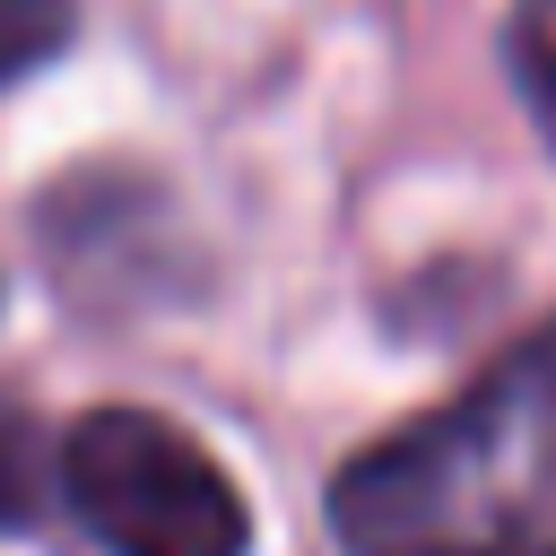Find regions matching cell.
Masks as SVG:
<instances>
[{
	"label": "cell",
	"instance_id": "1",
	"mask_svg": "<svg viewBox=\"0 0 556 556\" xmlns=\"http://www.w3.org/2000/svg\"><path fill=\"white\" fill-rule=\"evenodd\" d=\"M356 556H556V321L330 486Z\"/></svg>",
	"mask_w": 556,
	"mask_h": 556
},
{
	"label": "cell",
	"instance_id": "2",
	"mask_svg": "<svg viewBox=\"0 0 556 556\" xmlns=\"http://www.w3.org/2000/svg\"><path fill=\"white\" fill-rule=\"evenodd\" d=\"M61 504L104 556H243L235 478L156 408H87L61 434Z\"/></svg>",
	"mask_w": 556,
	"mask_h": 556
},
{
	"label": "cell",
	"instance_id": "3",
	"mask_svg": "<svg viewBox=\"0 0 556 556\" xmlns=\"http://www.w3.org/2000/svg\"><path fill=\"white\" fill-rule=\"evenodd\" d=\"M504 61H513L521 104H530V113H539V130L556 139V0H513Z\"/></svg>",
	"mask_w": 556,
	"mask_h": 556
},
{
	"label": "cell",
	"instance_id": "4",
	"mask_svg": "<svg viewBox=\"0 0 556 556\" xmlns=\"http://www.w3.org/2000/svg\"><path fill=\"white\" fill-rule=\"evenodd\" d=\"M35 513H43V434L0 391V530H26Z\"/></svg>",
	"mask_w": 556,
	"mask_h": 556
},
{
	"label": "cell",
	"instance_id": "5",
	"mask_svg": "<svg viewBox=\"0 0 556 556\" xmlns=\"http://www.w3.org/2000/svg\"><path fill=\"white\" fill-rule=\"evenodd\" d=\"M70 43V0H0V87Z\"/></svg>",
	"mask_w": 556,
	"mask_h": 556
}]
</instances>
